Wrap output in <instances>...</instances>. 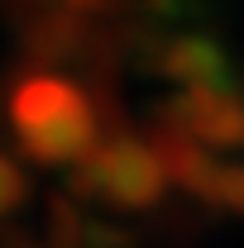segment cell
<instances>
[{
    "mask_svg": "<svg viewBox=\"0 0 244 248\" xmlns=\"http://www.w3.org/2000/svg\"><path fill=\"white\" fill-rule=\"evenodd\" d=\"M15 129L24 148L38 153L43 162H67V157L91 148V110L67 81L38 77L15 95Z\"/></svg>",
    "mask_w": 244,
    "mask_h": 248,
    "instance_id": "cell-1",
    "label": "cell"
},
{
    "mask_svg": "<svg viewBox=\"0 0 244 248\" xmlns=\"http://www.w3.org/2000/svg\"><path fill=\"white\" fill-rule=\"evenodd\" d=\"M19 196H24V177L0 157V215H5L10 205H19Z\"/></svg>",
    "mask_w": 244,
    "mask_h": 248,
    "instance_id": "cell-2",
    "label": "cell"
}]
</instances>
